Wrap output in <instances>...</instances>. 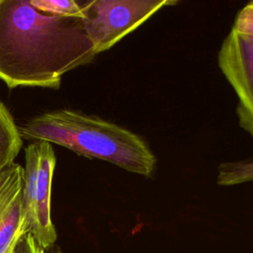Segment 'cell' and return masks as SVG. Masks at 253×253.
I'll use <instances>...</instances> for the list:
<instances>
[{
  "instance_id": "cell-3",
  "label": "cell",
  "mask_w": 253,
  "mask_h": 253,
  "mask_svg": "<svg viewBox=\"0 0 253 253\" xmlns=\"http://www.w3.org/2000/svg\"><path fill=\"white\" fill-rule=\"evenodd\" d=\"M24 206L28 232L45 251L51 249L57 234L50 215L51 183L56 157L51 143L33 141L25 149Z\"/></svg>"
},
{
  "instance_id": "cell-12",
  "label": "cell",
  "mask_w": 253,
  "mask_h": 253,
  "mask_svg": "<svg viewBox=\"0 0 253 253\" xmlns=\"http://www.w3.org/2000/svg\"><path fill=\"white\" fill-rule=\"evenodd\" d=\"M49 251V253H65V252H63L61 249H60V247H58V246H53L51 249H49L48 250Z\"/></svg>"
},
{
  "instance_id": "cell-4",
  "label": "cell",
  "mask_w": 253,
  "mask_h": 253,
  "mask_svg": "<svg viewBox=\"0 0 253 253\" xmlns=\"http://www.w3.org/2000/svg\"><path fill=\"white\" fill-rule=\"evenodd\" d=\"M83 25L96 54L110 49L166 5L168 0H93L82 2Z\"/></svg>"
},
{
  "instance_id": "cell-11",
  "label": "cell",
  "mask_w": 253,
  "mask_h": 253,
  "mask_svg": "<svg viewBox=\"0 0 253 253\" xmlns=\"http://www.w3.org/2000/svg\"><path fill=\"white\" fill-rule=\"evenodd\" d=\"M13 253H46V251L40 246L31 233L27 232L18 241Z\"/></svg>"
},
{
  "instance_id": "cell-5",
  "label": "cell",
  "mask_w": 253,
  "mask_h": 253,
  "mask_svg": "<svg viewBox=\"0 0 253 253\" xmlns=\"http://www.w3.org/2000/svg\"><path fill=\"white\" fill-rule=\"evenodd\" d=\"M217 64L237 95L239 126L253 137V45L231 29L218 50Z\"/></svg>"
},
{
  "instance_id": "cell-1",
  "label": "cell",
  "mask_w": 253,
  "mask_h": 253,
  "mask_svg": "<svg viewBox=\"0 0 253 253\" xmlns=\"http://www.w3.org/2000/svg\"><path fill=\"white\" fill-rule=\"evenodd\" d=\"M83 21L47 15L30 0H0V80L9 88L58 89L96 56Z\"/></svg>"
},
{
  "instance_id": "cell-8",
  "label": "cell",
  "mask_w": 253,
  "mask_h": 253,
  "mask_svg": "<svg viewBox=\"0 0 253 253\" xmlns=\"http://www.w3.org/2000/svg\"><path fill=\"white\" fill-rule=\"evenodd\" d=\"M253 181V157L220 163L216 183L219 186H234Z\"/></svg>"
},
{
  "instance_id": "cell-2",
  "label": "cell",
  "mask_w": 253,
  "mask_h": 253,
  "mask_svg": "<svg viewBox=\"0 0 253 253\" xmlns=\"http://www.w3.org/2000/svg\"><path fill=\"white\" fill-rule=\"evenodd\" d=\"M19 130L25 139L55 143L80 156L104 160L145 178L151 177L156 167L154 153L138 134L80 111L44 112L27 120Z\"/></svg>"
},
{
  "instance_id": "cell-6",
  "label": "cell",
  "mask_w": 253,
  "mask_h": 253,
  "mask_svg": "<svg viewBox=\"0 0 253 253\" xmlns=\"http://www.w3.org/2000/svg\"><path fill=\"white\" fill-rule=\"evenodd\" d=\"M27 232L24 167L14 162L0 171V253H13Z\"/></svg>"
},
{
  "instance_id": "cell-9",
  "label": "cell",
  "mask_w": 253,
  "mask_h": 253,
  "mask_svg": "<svg viewBox=\"0 0 253 253\" xmlns=\"http://www.w3.org/2000/svg\"><path fill=\"white\" fill-rule=\"evenodd\" d=\"M30 3L39 12L47 15L83 19L82 4L74 0H30Z\"/></svg>"
},
{
  "instance_id": "cell-10",
  "label": "cell",
  "mask_w": 253,
  "mask_h": 253,
  "mask_svg": "<svg viewBox=\"0 0 253 253\" xmlns=\"http://www.w3.org/2000/svg\"><path fill=\"white\" fill-rule=\"evenodd\" d=\"M232 30L253 43V1L239 10L235 17Z\"/></svg>"
},
{
  "instance_id": "cell-7",
  "label": "cell",
  "mask_w": 253,
  "mask_h": 253,
  "mask_svg": "<svg viewBox=\"0 0 253 253\" xmlns=\"http://www.w3.org/2000/svg\"><path fill=\"white\" fill-rule=\"evenodd\" d=\"M22 146L19 126L9 109L0 101V171L14 163Z\"/></svg>"
}]
</instances>
